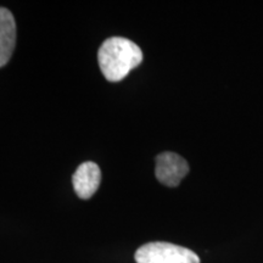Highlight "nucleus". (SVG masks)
<instances>
[{
  "mask_svg": "<svg viewBox=\"0 0 263 263\" xmlns=\"http://www.w3.org/2000/svg\"><path fill=\"white\" fill-rule=\"evenodd\" d=\"M16 44V22L10 10L0 8V67L11 59Z\"/></svg>",
  "mask_w": 263,
  "mask_h": 263,
  "instance_id": "nucleus-5",
  "label": "nucleus"
},
{
  "mask_svg": "<svg viewBox=\"0 0 263 263\" xmlns=\"http://www.w3.org/2000/svg\"><path fill=\"white\" fill-rule=\"evenodd\" d=\"M141 49L123 37L108 38L101 44L98 61L104 77L108 82H120L143 61Z\"/></svg>",
  "mask_w": 263,
  "mask_h": 263,
  "instance_id": "nucleus-1",
  "label": "nucleus"
},
{
  "mask_svg": "<svg viewBox=\"0 0 263 263\" xmlns=\"http://www.w3.org/2000/svg\"><path fill=\"white\" fill-rule=\"evenodd\" d=\"M137 263H200V258L192 250L170 242H149L136 252Z\"/></svg>",
  "mask_w": 263,
  "mask_h": 263,
  "instance_id": "nucleus-2",
  "label": "nucleus"
},
{
  "mask_svg": "<svg viewBox=\"0 0 263 263\" xmlns=\"http://www.w3.org/2000/svg\"><path fill=\"white\" fill-rule=\"evenodd\" d=\"M101 182V171L94 162L82 163L72 177L74 192L80 199L87 200L97 193Z\"/></svg>",
  "mask_w": 263,
  "mask_h": 263,
  "instance_id": "nucleus-4",
  "label": "nucleus"
},
{
  "mask_svg": "<svg viewBox=\"0 0 263 263\" xmlns=\"http://www.w3.org/2000/svg\"><path fill=\"white\" fill-rule=\"evenodd\" d=\"M188 172V162L178 154L166 151L157 155L155 174L159 182L163 185L171 186V188L179 185Z\"/></svg>",
  "mask_w": 263,
  "mask_h": 263,
  "instance_id": "nucleus-3",
  "label": "nucleus"
}]
</instances>
